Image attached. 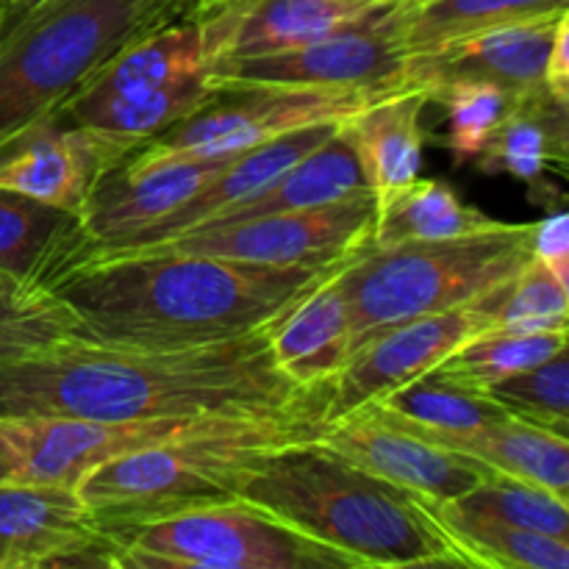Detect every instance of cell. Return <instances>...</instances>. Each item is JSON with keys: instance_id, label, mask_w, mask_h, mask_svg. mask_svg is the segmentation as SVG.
Instances as JSON below:
<instances>
[{"instance_id": "cell-1", "label": "cell", "mask_w": 569, "mask_h": 569, "mask_svg": "<svg viewBox=\"0 0 569 569\" xmlns=\"http://www.w3.org/2000/svg\"><path fill=\"white\" fill-rule=\"evenodd\" d=\"M311 389L278 370L270 328L181 348L70 337L0 365V417H250L289 409Z\"/></svg>"}, {"instance_id": "cell-2", "label": "cell", "mask_w": 569, "mask_h": 569, "mask_svg": "<svg viewBox=\"0 0 569 569\" xmlns=\"http://www.w3.org/2000/svg\"><path fill=\"white\" fill-rule=\"evenodd\" d=\"M348 261L270 267L189 253L122 256L64 272L50 292L70 309L76 337L181 348L270 328Z\"/></svg>"}, {"instance_id": "cell-3", "label": "cell", "mask_w": 569, "mask_h": 569, "mask_svg": "<svg viewBox=\"0 0 569 569\" xmlns=\"http://www.w3.org/2000/svg\"><path fill=\"white\" fill-rule=\"evenodd\" d=\"M242 500L361 569L476 567L439 503L361 470L320 439L272 450L244 483Z\"/></svg>"}, {"instance_id": "cell-4", "label": "cell", "mask_w": 569, "mask_h": 569, "mask_svg": "<svg viewBox=\"0 0 569 569\" xmlns=\"http://www.w3.org/2000/svg\"><path fill=\"white\" fill-rule=\"evenodd\" d=\"M328 383L270 415L222 417L203 431L94 467L76 487L94 528L120 539L148 522L242 500L248 478L276 448L320 439Z\"/></svg>"}, {"instance_id": "cell-5", "label": "cell", "mask_w": 569, "mask_h": 569, "mask_svg": "<svg viewBox=\"0 0 569 569\" xmlns=\"http://www.w3.org/2000/svg\"><path fill=\"white\" fill-rule=\"evenodd\" d=\"M194 17L187 0H39L0 28V142L72 98L126 44Z\"/></svg>"}, {"instance_id": "cell-6", "label": "cell", "mask_w": 569, "mask_h": 569, "mask_svg": "<svg viewBox=\"0 0 569 569\" xmlns=\"http://www.w3.org/2000/svg\"><path fill=\"white\" fill-rule=\"evenodd\" d=\"M531 250L533 222H500L453 239L367 244L337 272L353 350L395 322L483 303L520 272Z\"/></svg>"}, {"instance_id": "cell-7", "label": "cell", "mask_w": 569, "mask_h": 569, "mask_svg": "<svg viewBox=\"0 0 569 569\" xmlns=\"http://www.w3.org/2000/svg\"><path fill=\"white\" fill-rule=\"evenodd\" d=\"M117 545L120 569H361L248 500L148 522Z\"/></svg>"}, {"instance_id": "cell-8", "label": "cell", "mask_w": 569, "mask_h": 569, "mask_svg": "<svg viewBox=\"0 0 569 569\" xmlns=\"http://www.w3.org/2000/svg\"><path fill=\"white\" fill-rule=\"evenodd\" d=\"M376 228V194H353L317 209L250 217L226 226H209L153 244L89 253L76 267L122 256L189 253L214 259L250 261L270 267H331L365 250ZM70 267V270H76ZM67 270V272H70Z\"/></svg>"}, {"instance_id": "cell-9", "label": "cell", "mask_w": 569, "mask_h": 569, "mask_svg": "<svg viewBox=\"0 0 569 569\" xmlns=\"http://www.w3.org/2000/svg\"><path fill=\"white\" fill-rule=\"evenodd\" d=\"M403 87L320 89V87H248L220 89L198 114L167 128L139 148L144 156L233 159L259 144L320 122H348L367 106ZM409 89V87H406Z\"/></svg>"}, {"instance_id": "cell-10", "label": "cell", "mask_w": 569, "mask_h": 569, "mask_svg": "<svg viewBox=\"0 0 569 569\" xmlns=\"http://www.w3.org/2000/svg\"><path fill=\"white\" fill-rule=\"evenodd\" d=\"M406 6V3H403ZM370 26L345 28L298 48L250 59L211 61L206 67L220 89L248 87H320L370 89L409 87V53L398 37V14Z\"/></svg>"}, {"instance_id": "cell-11", "label": "cell", "mask_w": 569, "mask_h": 569, "mask_svg": "<svg viewBox=\"0 0 569 569\" xmlns=\"http://www.w3.org/2000/svg\"><path fill=\"white\" fill-rule=\"evenodd\" d=\"M228 415L144 417V420H70V417H3L20 448L17 483L76 489L94 467L137 450L203 431ZM237 417V415H233Z\"/></svg>"}, {"instance_id": "cell-12", "label": "cell", "mask_w": 569, "mask_h": 569, "mask_svg": "<svg viewBox=\"0 0 569 569\" xmlns=\"http://www.w3.org/2000/svg\"><path fill=\"white\" fill-rule=\"evenodd\" d=\"M320 442L361 470L433 503L461 498L495 476L483 461L431 442L378 403H367L328 422Z\"/></svg>"}, {"instance_id": "cell-13", "label": "cell", "mask_w": 569, "mask_h": 569, "mask_svg": "<svg viewBox=\"0 0 569 569\" xmlns=\"http://www.w3.org/2000/svg\"><path fill=\"white\" fill-rule=\"evenodd\" d=\"M489 315L483 306L437 311L411 317L372 333L350 353L348 365L328 383L326 420H339L367 403L387 398L415 378L437 370L459 345L487 331Z\"/></svg>"}, {"instance_id": "cell-14", "label": "cell", "mask_w": 569, "mask_h": 569, "mask_svg": "<svg viewBox=\"0 0 569 569\" xmlns=\"http://www.w3.org/2000/svg\"><path fill=\"white\" fill-rule=\"evenodd\" d=\"M131 153L137 148L50 111L0 142V187L83 217L100 178Z\"/></svg>"}, {"instance_id": "cell-15", "label": "cell", "mask_w": 569, "mask_h": 569, "mask_svg": "<svg viewBox=\"0 0 569 569\" xmlns=\"http://www.w3.org/2000/svg\"><path fill=\"white\" fill-rule=\"evenodd\" d=\"M226 164L228 159L144 156L139 150L131 153L114 170L106 172L94 187L83 209V242L72 264L89 250L126 242L133 233L159 222L161 217L172 214L178 206L192 200Z\"/></svg>"}, {"instance_id": "cell-16", "label": "cell", "mask_w": 569, "mask_h": 569, "mask_svg": "<svg viewBox=\"0 0 569 569\" xmlns=\"http://www.w3.org/2000/svg\"><path fill=\"white\" fill-rule=\"evenodd\" d=\"M406 0L359 6L348 0H228L203 11L206 61L250 59L392 17ZM206 64V67H209Z\"/></svg>"}, {"instance_id": "cell-17", "label": "cell", "mask_w": 569, "mask_h": 569, "mask_svg": "<svg viewBox=\"0 0 569 569\" xmlns=\"http://www.w3.org/2000/svg\"><path fill=\"white\" fill-rule=\"evenodd\" d=\"M565 14L569 11L489 28L442 44L431 53L411 56L406 72L409 87L426 89L428 98L433 89L450 81L498 83L517 98L539 92L545 89V67Z\"/></svg>"}, {"instance_id": "cell-18", "label": "cell", "mask_w": 569, "mask_h": 569, "mask_svg": "<svg viewBox=\"0 0 569 569\" xmlns=\"http://www.w3.org/2000/svg\"><path fill=\"white\" fill-rule=\"evenodd\" d=\"M342 126V122H320V126L298 128L292 133H283V137L272 139V142L259 144L253 150H244V153L228 159V164L194 194L192 200H187L183 206H178L172 214L161 217L159 222L148 226L144 231L133 233L131 239L117 244H106V248H94L89 253H98V250H114V248H137V244H153L164 242V239L181 237V233L198 231V228L209 226L217 214L233 209V206L244 203V200L256 198L261 189L270 187L276 178H281L283 172L292 164H298L306 153H311L315 148H320L328 137H333V131ZM89 253H83L81 259H87ZM78 259V261H81ZM76 261V264H78ZM72 264V267H76ZM61 278V276H59Z\"/></svg>"}, {"instance_id": "cell-19", "label": "cell", "mask_w": 569, "mask_h": 569, "mask_svg": "<svg viewBox=\"0 0 569 569\" xmlns=\"http://www.w3.org/2000/svg\"><path fill=\"white\" fill-rule=\"evenodd\" d=\"M94 533L100 531L76 489L0 487V569H56L61 556Z\"/></svg>"}, {"instance_id": "cell-20", "label": "cell", "mask_w": 569, "mask_h": 569, "mask_svg": "<svg viewBox=\"0 0 569 569\" xmlns=\"http://www.w3.org/2000/svg\"><path fill=\"white\" fill-rule=\"evenodd\" d=\"M270 350L278 370L300 389L331 383L342 372L353 353V328L337 272L272 322Z\"/></svg>"}, {"instance_id": "cell-21", "label": "cell", "mask_w": 569, "mask_h": 569, "mask_svg": "<svg viewBox=\"0 0 569 569\" xmlns=\"http://www.w3.org/2000/svg\"><path fill=\"white\" fill-rule=\"evenodd\" d=\"M81 242V217L0 187V276L28 289H50Z\"/></svg>"}, {"instance_id": "cell-22", "label": "cell", "mask_w": 569, "mask_h": 569, "mask_svg": "<svg viewBox=\"0 0 569 569\" xmlns=\"http://www.w3.org/2000/svg\"><path fill=\"white\" fill-rule=\"evenodd\" d=\"M428 103L431 98L426 89L409 87L367 106L345 122L376 203L420 178L428 139L422 111Z\"/></svg>"}, {"instance_id": "cell-23", "label": "cell", "mask_w": 569, "mask_h": 569, "mask_svg": "<svg viewBox=\"0 0 569 569\" xmlns=\"http://www.w3.org/2000/svg\"><path fill=\"white\" fill-rule=\"evenodd\" d=\"M415 431L442 448L483 461L498 476L531 483L545 492H553L556 498L569 500V445L565 433L515 415L467 433H428L420 428Z\"/></svg>"}, {"instance_id": "cell-24", "label": "cell", "mask_w": 569, "mask_h": 569, "mask_svg": "<svg viewBox=\"0 0 569 569\" xmlns=\"http://www.w3.org/2000/svg\"><path fill=\"white\" fill-rule=\"evenodd\" d=\"M217 94L220 87L211 81L209 72H198L142 92L114 94L103 100H67L56 109V114L72 126H83L139 150L167 128L198 114Z\"/></svg>"}, {"instance_id": "cell-25", "label": "cell", "mask_w": 569, "mask_h": 569, "mask_svg": "<svg viewBox=\"0 0 569 569\" xmlns=\"http://www.w3.org/2000/svg\"><path fill=\"white\" fill-rule=\"evenodd\" d=\"M569 150V103L548 89L526 94L503 117L476 159L487 176H511L539 192L550 167H565Z\"/></svg>"}, {"instance_id": "cell-26", "label": "cell", "mask_w": 569, "mask_h": 569, "mask_svg": "<svg viewBox=\"0 0 569 569\" xmlns=\"http://www.w3.org/2000/svg\"><path fill=\"white\" fill-rule=\"evenodd\" d=\"M206 64L200 17H183L126 44L70 100H103L164 87L178 78L206 72Z\"/></svg>"}, {"instance_id": "cell-27", "label": "cell", "mask_w": 569, "mask_h": 569, "mask_svg": "<svg viewBox=\"0 0 569 569\" xmlns=\"http://www.w3.org/2000/svg\"><path fill=\"white\" fill-rule=\"evenodd\" d=\"M503 220L465 203L450 183L437 178H415L376 203V228L370 244L387 248L400 242L453 239L489 231Z\"/></svg>"}, {"instance_id": "cell-28", "label": "cell", "mask_w": 569, "mask_h": 569, "mask_svg": "<svg viewBox=\"0 0 569 569\" xmlns=\"http://www.w3.org/2000/svg\"><path fill=\"white\" fill-rule=\"evenodd\" d=\"M561 11H569V0H406L398 37L411 59L470 33Z\"/></svg>"}, {"instance_id": "cell-29", "label": "cell", "mask_w": 569, "mask_h": 569, "mask_svg": "<svg viewBox=\"0 0 569 569\" xmlns=\"http://www.w3.org/2000/svg\"><path fill=\"white\" fill-rule=\"evenodd\" d=\"M565 348L567 328L542 333L481 331L459 345L433 372L445 381L472 389V392H487L492 383L528 370Z\"/></svg>"}, {"instance_id": "cell-30", "label": "cell", "mask_w": 569, "mask_h": 569, "mask_svg": "<svg viewBox=\"0 0 569 569\" xmlns=\"http://www.w3.org/2000/svg\"><path fill=\"white\" fill-rule=\"evenodd\" d=\"M376 403L428 433H467L511 415L487 392H472L459 383L445 381L433 370Z\"/></svg>"}, {"instance_id": "cell-31", "label": "cell", "mask_w": 569, "mask_h": 569, "mask_svg": "<svg viewBox=\"0 0 569 569\" xmlns=\"http://www.w3.org/2000/svg\"><path fill=\"white\" fill-rule=\"evenodd\" d=\"M442 509L445 522L456 533L478 569H567L569 542L528 531V528L506 526L487 517L456 515Z\"/></svg>"}, {"instance_id": "cell-32", "label": "cell", "mask_w": 569, "mask_h": 569, "mask_svg": "<svg viewBox=\"0 0 569 569\" xmlns=\"http://www.w3.org/2000/svg\"><path fill=\"white\" fill-rule=\"evenodd\" d=\"M487 309V331L542 333L565 331L569 317V283L545 261L528 259L500 292L478 303Z\"/></svg>"}, {"instance_id": "cell-33", "label": "cell", "mask_w": 569, "mask_h": 569, "mask_svg": "<svg viewBox=\"0 0 569 569\" xmlns=\"http://www.w3.org/2000/svg\"><path fill=\"white\" fill-rule=\"evenodd\" d=\"M569 500L556 498L553 492L531 487V483L515 481L506 476H489L478 487L461 498L448 500L445 506L456 515L487 517V520L506 522V526L528 528V531L548 533V537L569 542Z\"/></svg>"}, {"instance_id": "cell-34", "label": "cell", "mask_w": 569, "mask_h": 569, "mask_svg": "<svg viewBox=\"0 0 569 569\" xmlns=\"http://www.w3.org/2000/svg\"><path fill=\"white\" fill-rule=\"evenodd\" d=\"M517 100L509 89L487 81H450L433 89L431 103H442L448 111V150L456 167L481 156Z\"/></svg>"}, {"instance_id": "cell-35", "label": "cell", "mask_w": 569, "mask_h": 569, "mask_svg": "<svg viewBox=\"0 0 569 569\" xmlns=\"http://www.w3.org/2000/svg\"><path fill=\"white\" fill-rule=\"evenodd\" d=\"M70 337L76 320L50 289H28L0 276V365Z\"/></svg>"}, {"instance_id": "cell-36", "label": "cell", "mask_w": 569, "mask_h": 569, "mask_svg": "<svg viewBox=\"0 0 569 569\" xmlns=\"http://www.w3.org/2000/svg\"><path fill=\"white\" fill-rule=\"evenodd\" d=\"M492 400L528 422L550 428L567 437L569 420V356L567 348L550 359L515 372L487 389Z\"/></svg>"}, {"instance_id": "cell-37", "label": "cell", "mask_w": 569, "mask_h": 569, "mask_svg": "<svg viewBox=\"0 0 569 569\" xmlns=\"http://www.w3.org/2000/svg\"><path fill=\"white\" fill-rule=\"evenodd\" d=\"M533 259L545 261L561 281L569 283V214L565 209H548V217L533 222Z\"/></svg>"}, {"instance_id": "cell-38", "label": "cell", "mask_w": 569, "mask_h": 569, "mask_svg": "<svg viewBox=\"0 0 569 569\" xmlns=\"http://www.w3.org/2000/svg\"><path fill=\"white\" fill-rule=\"evenodd\" d=\"M545 89L553 98L569 103V14L561 17L553 48H550L548 67H545Z\"/></svg>"}, {"instance_id": "cell-39", "label": "cell", "mask_w": 569, "mask_h": 569, "mask_svg": "<svg viewBox=\"0 0 569 569\" xmlns=\"http://www.w3.org/2000/svg\"><path fill=\"white\" fill-rule=\"evenodd\" d=\"M20 467H22L20 448H17L14 437H11L9 422L0 417V487H3V483H17V478H20Z\"/></svg>"}, {"instance_id": "cell-40", "label": "cell", "mask_w": 569, "mask_h": 569, "mask_svg": "<svg viewBox=\"0 0 569 569\" xmlns=\"http://www.w3.org/2000/svg\"><path fill=\"white\" fill-rule=\"evenodd\" d=\"M187 3L192 6V9H194V14H203V11L214 9V6H220V3H228V0H187Z\"/></svg>"}, {"instance_id": "cell-41", "label": "cell", "mask_w": 569, "mask_h": 569, "mask_svg": "<svg viewBox=\"0 0 569 569\" xmlns=\"http://www.w3.org/2000/svg\"><path fill=\"white\" fill-rule=\"evenodd\" d=\"M11 9H14V0H0V28H3V22L9 20Z\"/></svg>"}, {"instance_id": "cell-42", "label": "cell", "mask_w": 569, "mask_h": 569, "mask_svg": "<svg viewBox=\"0 0 569 569\" xmlns=\"http://www.w3.org/2000/svg\"><path fill=\"white\" fill-rule=\"evenodd\" d=\"M33 3H39V0H14V9H28Z\"/></svg>"}, {"instance_id": "cell-43", "label": "cell", "mask_w": 569, "mask_h": 569, "mask_svg": "<svg viewBox=\"0 0 569 569\" xmlns=\"http://www.w3.org/2000/svg\"><path fill=\"white\" fill-rule=\"evenodd\" d=\"M348 3H359V6H372V3H383V0H348Z\"/></svg>"}]
</instances>
